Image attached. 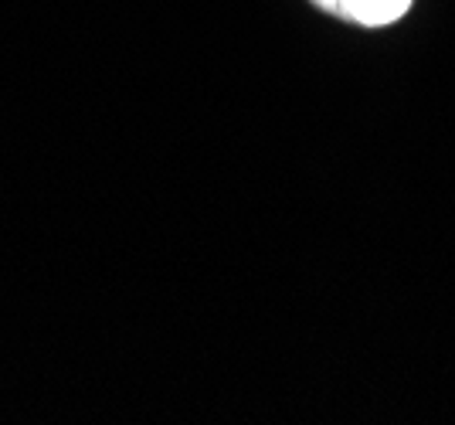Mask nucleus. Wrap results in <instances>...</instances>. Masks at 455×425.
I'll list each match as a JSON object with an SVG mask.
<instances>
[{
    "instance_id": "nucleus-1",
    "label": "nucleus",
    "mask_w": 455,
    "mask_h": 425,
    "mask_svg": "<svg viewBox=\"0 0 455 425\" xmlns=\"http://www.w3.org/2000/svg\"><path fill=\"white\" fill-rule=\"evenodd\" d=\"M313 4L323 14L357 28H391L415 7V0H313Z\"/></svg>"
}]
</instances>
